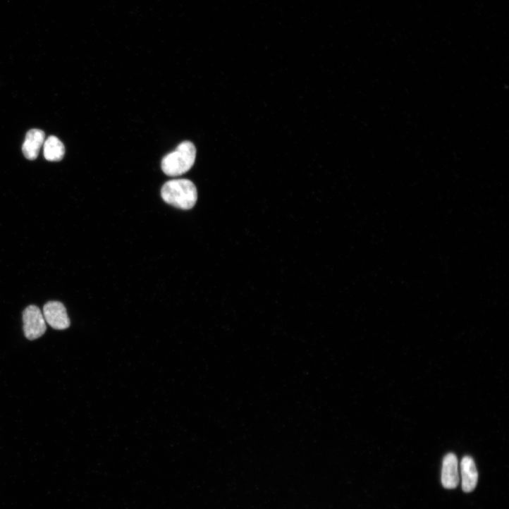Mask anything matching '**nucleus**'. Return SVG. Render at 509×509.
<instances>
[{
	"instance_id": "1",
	"label": "nucleus",
	"mask_w": 509,
	"mask_h": 509,
	"mask_svg": "<svg viewBox=\"0 0 509 509\" xmlns=\"http://www.w3.org/2000/svg\"><path fill=\"white\" fill-rule=\"evenodd\" d=\"M161 195L166 203L184 210L192 209L197 200L196 186L187 179L166 182L161 188Z\"/></svg>"
},
{
	"instance_id": "3",
	"label": "nucleus",
	"mask_w": 509,
	"mask_h": 509,
	"mask_svg": "<svg viewBox=\"0 0 509 509\" xmlns=\"http://www.w3.org/2000/svg\"><path fill=\"white\" fill-rule=\"evenodd\" d=\"M23 322L25 335L30 341L41 338L47 331L45 318L37 306L31 305L24 311Z\"/></svg>"
},
{
	"instance_id": "4",
	"label": "nucleus",
	"mask_w": 509,
	"mask_h": 509,
	"mask_svg": "<svg viewBox=\"0 0 509 509\" xmlns=\"http://www.w3.org/2000/svg\"><path fill=\"white\" fill-rule=\"evenodd\" d=\"M46 322L56 330H66L70 326L66 307L60 302H48L44 307Z\"/></svg>"
},
{
	"instance_id": "5",
	"label": "nucleus",
	"mask_w": 509,
	"mask_h": 509,
	"mask_svg": "<svg viewBox=\"0 0 509 509\" xmlns=\"http://www.w3.org/2000/svg\"><path fill=\"white\" fill-rule=\"evenodd\" d=\"M458 459L455 454H447L443 460L441 482L448 489H455L459 483Z\"/></svg>"
},
{
	"instance_id": "7",
	"label": "nucleus",
	"mask_w": 509,
	"mask_h": 509,
	"mask_svg": "<svg viewBox=\"0 0 509 509\" xmlns=\"http://www.w3.org/2000/svg\"><path fill=\"white\" fill-rule=\"evenodd\" d=\"M462 488L465 492L472 491L478 482V472L473 459L465 456L460 463Z\"/></svg>"
},
{
	"instance_id": "8",
	"label": "nucleus",
	"mask_w": 509,
	"mask_h": 509,
	"mask_svg": "<svg viewBox=\"0 0 509 509\" xmlns=\"http://www.w3.org/2000/svg\"><path fill=\"white\" fill-rule=\"evenodd\" d=\"M44 157L49 161H61L66 153L63 143L56 137H49L44 144Z\"/></svg>"
},
{
	"instance_id": "6",
	"label": "nucleus",
	"mask_w": 509,
	"mask_h": 509,
	"mask_svg": "<svg viewBox=\"0 0 509 509\" xmlns=\"http://www.w3.org/2000/svg\"><path fill=\"white\" fill-rule=\"evenodd\" d=\"M45 137V133L39 129H32L27 133L23 151L27 159L35 160L38 157Z\"/></svg>"
},
{
	"instance_id": "2",
	"label": "nucleus",
	"mask_w": 509,
	"mask_h": 509,
	"mask_svg": "<svg viewBox=\"0 0 509 509\" xmlns=\"http://www.w3.org/2000/svg\"><path fill=\"white\" fill-rule=\"evenodd\" d=\"M196 148L192 142L180 143L173 152L165 156L161 161V169L168 176H178L188 172L194 165Z\"/></svg>"
}]
</instances>
